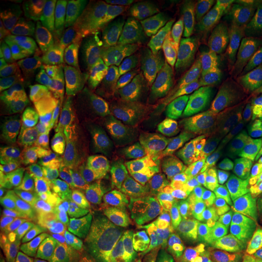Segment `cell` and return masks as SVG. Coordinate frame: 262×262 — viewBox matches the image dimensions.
I'll return each mask as SVG.
<instances>
[{"instance_id":"6da1fadb","label":"cell","mask_w":262,"mask_h":262,"mask_svg":"<svg viewBox=\"0 0 262 262\" xmlns=\"http://www.w3.org/2000/svg\"><path fill=\"white\" fill-rule=\"evenodd\" d=\"M262 37V4H227L206 29L183 68L205 96L237 83L242 63Z\"/></svg>"},{"instance_id":"7a4b0ae2","label":"cell","mask_w":262,"mask_h":262,"mask_svg":"<svg viewBox=\"0 0 262 262\" xmlns=\"http://www.w3.org/2000/svg\"><path fill=\"white\" fill-rule=\"evenodd\" d=\"M247 85L243 79L215 91L202 111L204 149L220 182L245 150L254 146L257 111Z\"/></svg>"},{"instance_id":"3957f363","label":"cell","mask_w":262,"mask_h":262,"mask_svg":"<svg viewBox=\"0 0 262 262\" xmlns=\"http://www.w3.org/2000/svg\"><path fill=\"white\" fill-rule=\"evenodd\" d=\"M164 231L168 241H183L194 234L209 220L220 201L221 183L205 182L201 173L163 163L159 165Z\"/></svg>"},{"instance_id":"277c9868","label":"cell","mask_w":262,"mask_h":262,"mask_svg":"<svg viewBox=\"0 0 262 262\" xmlns=\"http://www.w3.org/2000/svg\"><path fill=\"white\" fill-rule=\"evenodd\" d=\"M215 0H178L169 3L162 67L172 70L185 63L217 15Z\"/></svg>"},{"instance_id":"5b68a950","label":"cell","mask_w":262,"mask_h":262,"mask_svg":"<svg viewBox=\"0 0 262 262\" xmlns=\"http://www.w3.org/2000/svg\"><path fill=\"white\" fill-rule=\"evenodd\" d=\"M88 89L95 112L110 134L136 112L130 83L97 52L91 58Z\"/></svg>"},{"instance_id":"8992f818","label":"cell","mask_w":262,"mask_h":262,"mask_svg":"<svg viewBox=\"0 0 262 262\" xmlns=\"http://www.w3.org/2000/svg\"><path fill=\"white\" fill-rule=\"evenodd\" d=\"M114 0H72L58 6L56 21L67 45L96 54L106 35Z\"/></svg>"},{"instance_id":"52a82bcc","label":"cell","mask_w":262,"mask_h":262,"mask_svg":"<svg viewBox=\"0 0 262 262\" xmlns=\"http://www.w3.org/2000/svg\"><path fill=\"white\" fill-rule=\"evenodd\" d=\"M54 33V24L45 12H32L3 26L2 49L14 70L26 80L51 45Z\"/></svg>"},{"instance_id":"ba28073f","label":"cell","mask_w":262,"mask_h":262,"mask_svg":"<svg viewBox=\"0 0 262 262\" xmlns=\"http://www.w3.org/2000/svg\"><path fill=\"white\" fill-rule=\"evenodd\" d=\"M42 158L66 195L81 191L90 176L103 170L108 162L103 145L95 139L60 146L48 150Z\"/></svg>"},{"instance_id":"9c48e42d","label":"cell","mask_w":262,"mask_h":262,"mask_svg":"<svg viewBox=\"0 0 262 262\" xmlns=\"http://www.w3.org/2000/svg\"><path fill=\"white\" fill-rule=\"evenodd\" d=\"M142 3L117 2L100 52L111 67L129 83L137 81V24Z\"/></svg>"},{"instance_id":"30bf717a","label":"cell","mask_w":262,"mask_h":262,"mask_svg":"<svg viewBox=\"0 0 262 262\" xmlns=\"http://www.w3.org/2000/svg\"><path fill=\"white\" fill-rule=\"evenodd\" d=\"M262 193V157L255 146L249 147L221 180L220 208L229 224L244 217Z\"/></svg>"},{"instance_id":"8fae6325","label":"cell","mask_w":262,"mask_h":262,"mask_svg":"<svg viewBox=\"0 0 262 262\" xmlns=\"http://www.w3.org/2000/svg\"><path fill=\"white\" fill-rule=\"evenodd\" d=\"M162 126L150 119L146 111L124 120L103 143L108 160L125 163L156 162L160 155Z\"/></svg>"},{"instance_id":"7c38bea8","label":"cell","mask_w":262,"mask_h":262,"mask_svg":"<svg viewBox=\"0 0 262 262\" xmlns=\"http://www.w3.org/2000/svg\"><path fill=\"white\" fill-rule=\"evenodd\" d=\"M169 3L146 0L137 24V81L145 90L156 88L163 61Z\"/></svg>"},{"instance_id":"4fadbf2b","label":"cell","mask_w":262,"mask_h":262,"mask_svg":"<svg viewBox=\"0 0 262 262\" xmlns=\"http://www.w3.org/2000/svg\"><path fill=\"white\" fill-rule=\"evenodd\" d=\"M162 211L159 165L155 163L140 191L130 196L129 210L122 224L137 243L152 251L156 260L162 232Z\"/></svg>"},{"instance_id":"5bb4252c","label":"cell","mask_w":262,"mask_h":262,"mask_svg":"<svg viewBox=\"0 0 262 262\" xmlns=\"http://www.w3.org/2000/svg\"><path fill=\"white\" fill-rule=\"evenodd\" d=\"M88 61L77 51L51 44L27 77L32 88L52 90H81L89 79Z\"/></svg>"},{"instance_id":"9a60e30c","label":"cell","mask_w":262,"mask_h":262,"mask_svg":"<svg viewBox=\"0 0 262 262\" xmlns=\"http://www.w3.org/2000/svg\"><path fill=\"white\" fill-rule=\"evenodd\" d=\"M205 103V102H204ZM204 103L180 108L163 123L160 152L171 164L201 173L196 164V127Z\"/></svg>"},{"instance_id":"2e32d148","label":"cell","mask_w":262,"mask_h":262,"mask_svg":"<svg viewBox=\"0 0 262 262\" xmlns=\"http://www.w3.org/2000/svg\"><path fill=\"white\" fill-rule=\"evenodd\" d=\"M206 96L195 90L189 74L183 66L169 70L163 75L149 97L146 113L162 126L180 108L191 103H204Z\"/></svg>"},{"instance_id":"e0dca14e","label":"cell","mask_w":262,"mask_h":262,"mask_svg":"<svg viewBox=\"0 0 262 262\" xmlns=\"http://www.w3.org/2000/svg\"><path fill=\"white\" fill-rule=\"evenodd\" d=\"M66 238L57 206H44L26 220L8 228L2 237L5 255Z\"/></svg>"},{"instance_id":"ac0fdd59","label":"cell","mask_w":262,"mask_h":262,"mask_svg":"<svg viewBox=\"0 0 262 262\" xmlns=\"http://www.w3.org/2000/svg\"><path fill=\"white\" fill-rule=\"evenodd\" d=\"M124 226L104 211H86L74 216V247L83 256L94 254L123 233Z\"/></svg>"},{"instance_id":"d6986e66","label":"cell","mask_w":262,"mask_h":262,"mask_svg":"<svg viewBox=\"0 0 262 262\" xmlns=\"http://www.w3.org/2000/svg\"><path fill=\"white\" fill-rule=\"evenodd\" d=\"M60 203L61 195L55 189L52 181L27 191L3 194L0 198V227L6 231L26 220L39 209L58 206Z\"/></svg>"},{"instance_id":"ffe728a7","label":"cell","mask_w":262,"mask_h":262,"mask_svg":"<svg viewBox=\"0 0 262 262\" xmlns=\"http://www.w3.org/2000/svg\"><path fill=\"white\" fill-rule=\"evenodd\" d=\"M10 102L24 116L28 126L32 145L38 152L48 149L51 150L75 140L70 131L58 125L41 108L33 106L25 101L16 100V98H10Z\"/></svg>"},{"instance_id":"44dd1931","label":"cell","mask_w":262,"mask_h":262,"mask_svg":"<svg viewBox=\"0 0 262 262\" xmlns=\"http://www.w3.org/2000/svg\"><path fill=\"white\" fill-rule=\"evenodd\" d=\"M51 175L42 157L19 160L15 166L0 176V189L3 194L27 191L44 183L51 182Z\"/></svg>"},{"instance_id":"7402d4cb","label":"cell","mask_w":262,"mask_h":262,"mask_svg":"<svg viewBox=\"0 0 262 262\" xmlns=\"http://www.w3.org/2000/svg\"><path fill=\"white\" fill-rule=\"evenodd\" d=\"M208 234L217 245L224 262H262V250L257 245L224 227L217 221L209 225Z\"/></svg>"},{"instance_id":"603a6c76","label":"cell","mask_w":262,"mask_h":262,"mask_svg":"<svg viewBox=\"0 0 262 262\" xmlns=\"http://www.w3.org/2000/svg\"><path fill=\"white\" fill-rule=\"evenodd\" d=\"M0 141L2 146L9 145L17 157L22 158H33L38 152L32 145L28 126L24 116L10 101L2 106Z\"/></svg>"},{"instance_id":"cb8c5ba5","label":"cell","mask_w":262,"mask_h":262,"mask_svg":"<svg viewBox=\"0 0 262 262\" xmlns=\"http://www.w3.org/2000/svg\"><path fill=\"white\" fill-rule=\"evenodd\" d=\"M89 201L102 211L116 216L120 222H123L130 206V196L117 185L106 169L91 187Z\"/></svg>"},{"instance_id":"d4e9b609","label":"cell","mask_w":262,"mask_h":262,"mask_svg":"<svg viewBox=\"0 0 262 262\" xmlns=\"http://www.w3.org/2000/svg\"><path fill=\"white\" fill-rule=\"evenodd\" d=\"M41 110L58 125L70 131L75 139L84 136L94 124L89 104L80 96L64 103L42 107Z\"/></svg>"},{"instance_id":"484cf974","label":"cell","mask_w":262,"mask_h":262,"mask_svg":"<svg viewBox=\"0 0 262 262\" xmlns=\"http://www.w3.org/2000/svg\"><path fill=\"white\" fill-rule=\"evenodd\" d=\"M149 249L143 248L125 228L114 241L84 257L85 262H143Z\"/></svg>"},{"instance_id":"4316f807","label":"cell","mask_w":262,"mask_h":262,"mask_svg":"<svg viewBox=\"0 0 262 262\" xmlns=\"http://www.w3.org/2000/svg\"><path fill=\"white\" fill-rule=\"evenodd\" d=\"M155 163H125L108 160L104 169L113 176L117 185L127 195L133 196L143 186Z\"/></svg>"},{"instance_id":"83f0119b","label":"cell","mask_w":262,"mask_h":262,"mask_svg":"<svg viewBox=\"0 0 262 262\" xmlns=\"http://www.w3.org/2000/svg\"><path fill=\"white\" fill-rule=\"evenodd\" d=\"M72 256L67 238L6 255L9 262H70Z\"/></svg>"},{"instance_id":"f1b7e54d","label":"cell","mask_w":262,"mask_h":262,"mask_svg":"<svg viewBox=\"0 0 262 262\" xmlns=\"http://www.w3.org/2000/svg\"><path fill=\"white\" fill-rule=\"evenodd\" d=\"M26 81L27 80L14 70L5 51L2 49L0 50V96H2V103H4L5 98L11 97L19 89L25 88Z\"/></svg>"},{"instance_id":"f546056e","label":"cell","mask_w":262,"mask_h":262,"mask_svg":"<svg viewBox=\"0 0 262 262\" xmlns=\"http://www.w3.org/2000/svg\"><path fill=\"white\" fill-rule=\"evenodd\" d=\"M251 214L242 226V232L262 243V193L251 209Z\"/></svg>"},{"instance_id":"4dcf8cb0","label":"cell","mask_w":262,"mask_h":262,"mask_svg":"<svg viewBox=\"0 0 262 262\" xmlns=\"http://www.w3.org/2000/svg\"><path fill=\"white\" fill-rule=\"evenodd\" d=\"M262 68V37L255 48L249 52V55L245 57V60L242 63L241 68L238 71L237 81L247 79L249 74H253L255 72H258Z\"/></svg>"},{"instance_id":"1f68e13d","label":"cell","mask_w":262,"mask_h":262,"mask_svg":"<svg viewBox=\"0 0 262 262\" xmlns=\"http://www.w3.org/2000/svg\"><path fill=\"white\" fill-rule=\"evenodd\" d=\"M158 262H185L182 244L180 241H168L159 255Z\"/></svg>"},{"instance_id":"d6a6232c","label":"cell","mask_w":262,"mask_h":262,"mask_svg":"<svg viewBox=\"0 0 262 262\" xmlns=\"http://www.w3.org/2000/svg\"><path fill=\"white\" fill-rule=\"evenodd\" d=\"M19 162L18 157L9 145L0 148V173H4Z\"/></svg>"},{"instance_id":"836d02e7","label":"cell","mask_w":262,"mask_h":262,"mask_svg":"<svg viewBox=\"0 0 262 262\" xmlns=\"http://www.w3.org/2000/svg\"><path fill=\"white\" fill-rule=\"evenodd\" d=\"M254 102L257 111V122H262V68L258 71L256 83H255Z\"/></svg>"},{"instance_id":"e575fe53","label":"cell","mask_w":262,"mask_h":262,"mask_svg":"<svg viewBox=\"0 0 262 262\" xmlns=\"http://www.w3.org/2000/svg\"><path fill=\"white\" fill-rule=\"evenodd\" d=\"M254 146L256 147L258 153H260V156L262 157V122H257L256 127H255Z\"/></svg>"},{"instance_id":"d590c367","label":"cell","mask_w":262,"mask_h":262,"mask_svg":"<svg viewBox=\"0 0 262 262\" xmlns=\"http://www.w3.org/2000/svg\"><path fill=\"white\" fill-rule=\"evenodd\" d=\"M143 262H156V258L153 257V254L152 251L148 250V253H147L145 260H143Z\"/></svg>"}]
</instances>
